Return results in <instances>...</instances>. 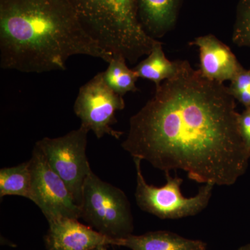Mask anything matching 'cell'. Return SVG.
<instances>
[{
  "mask_svg": "<svg viewBox=\"0 0 250 250\" xmlns=\"http://www.w3.org/2000/svg\"><path fill=\"white\" fill-rule=\"evenodd\" d=\"M156 86L130 118L122 147L165 172L182 170L197 183L231 186L246 172L250 152L242 139L236 100L188 61Z\"/></svg>",
  "mask_w": 250,
  "mask_h": 250,
  "instance_id": "cell-1",
  "label": "cell"
},
{
  "mask_svg": "<svg viewBox=\"0 0 250 250\" xmlns=\"http://www.w3.org/2000/svg\"><path fill=\"white\" fill-rule=\"evenodd\" d=\"M85 55H113L90 37L67 0H0V66L26 73L65 70Z\"/></svg>",
  "mask_w": 250,
  "mask_h": 250,
  "instance_id": "cell-2",
  "label": "cell"
},
{
  "mask_svg": "<svg viewBox=\"0 0 250 250\" xmlns=\"http://www.w3.org/2000/svg\"><path fill=\"white\" fill-rule=\"evenodd\" d=\"M93 40L113 56L134 64L159 41L143 29L136 0H67Z\"/></svg>",
  "mask_w": 250,
  "mask_h": 250,
  "instance_id": "cell-3",
  "label": "cell"
},
{
  "mask_svg": "<svg viewBox=\"0 0 250 250\" xmlns=\"http://www.w3.org/2000/svg\"><path fill=\"white\" fill-rule=\"evenodd\" d=\"M81 218L113 239L124 238L134 230L131 207L125 192L104 182L93 171L83 182Z\"/></svg>",
  "mask_w": 250,
  "mask_h": 250,
  "instance_id": "cell-4",
  "label": "cell"
},
{
  "mask_svg": "<svg viewBox=\"0 0 250 250\" xmlns=\"http://www.w3.org/2000/svg\"><path fill=\"white\" fill-rule=\"evenodd\" d=\"M136 170V203L141 209L161 219H179L193 216L202 211L209 203L214 185L205 184L195 197L187 198L181 192L183 179L172 177L165 172L167 183L162 187L149 185L141 170V161L134 158Z\"/></svg>",
  "mask_w": 250,
  "mask_h": 250,
  "instance_id": "cell-5",
  "label": "cell"
},
{
  "mask_svg": "<svg viewBox=\"0 0 250 250\" xmlns=\"http://www.w3.org/2000/svg\"><path fill=\"white\" fill-rule=\"evenodd\" d=\"M88 132V129L81 125L79 129L61 137L44 138L36 144L51 168L66 184L80 207L83 182L92 171L85 153Z\"/></svg>",
  "mask_w": 250,
  "mask_h": 250,
  "instance_id": "cell-6",
  "label": "cell"
},
{
  "mask_svg": "<svg viewBox=\"0 0 250 250\" xmlns=\"http://www.w3.org/2000/svg\"><path fill=\"white\" fill-rule=\"evenodd\" d=\"M125 107L123 96L115 93L106 84L102 72L81 87L74 111L82 121L81 125L93 131L98 139L109 135L119 139L123 133L113 129L111 126L117 123L116 112Z\"/></svg>",
  "mask_w": 250,
  "mask_h": 250,
  "instance_id": "cell-7",
  "label": "cell"
},
{
  "mask_svg": "<svg viewBox=\"0 0 250 250\" xmlns=\"http://www.w3.org/2000/svg\"><path fill=\"white\" fill-rule=\"evenodd\" d=\"M29 164L31 174L29 200L40 208L47 221L60 218H81V207L63 180L49 166L36 146Z\"/></svg>",
  "mask_w": 250,
  "mask_h": 250,
  "instance_id": "cell-8",
  "label": "cell"
},
{
  "mask_svg": "<svg viewBox=\"0 0 250 250\" xmlns=\"http://www.w3.org/2000/svg\"><path fill=\"white\" fill-rule=\"evenodd\" d=\"M48 223L45 237L47 250H90L99 246H117V240L83 225L78 219H57Z\"/></svg>",
  "mask_w": 250,
  "mask_h": 250,
  "instance_id": "cell-9",
  "label": "cell"
},
{
  "mask_svg": "<svg viewBox=\"0 0 250 250\" xmlns=\"http://www.w3.org/2000/svg\"><path fill=\"white\" fill-rule=\"evenodd\" d=\"M190 45L200 49L199 70L208 80L220 83L231 82L244 68L231 49L212 34L197 37Z\"/></svg>",
  "mask_w": 250,
  "mask_h": 250,
  "instance_id": "cell-10",
  "label": "cell"
},
{
  "mask_svg": "<svg viewBox=\"0 0 250 250\" xmlns=\"http://www.w3.org/2000/svg\"><path fill=\"white\" fill-rule=\"evenodd\" d=\"M182 0H136L138 17L147 34L157 40L172 30Z\"/></svg>",
  "mask_w": 250,
  "mask_h": 250,
  "instance_id": "cell-11",
  "label": "cell"
},
{
  "mask_svg": "<svg viewBox=\"0 0 250 250\" xmlns=\"http://www.w3.org/2000/svg\"><path fill=\"white\" fill-rule=\"evenodd\" d=\"M117 246L131 250H206L207 246L199 240L188 239L170 231H158L117 239Z\"/></svg>",
  "mask_w": 250,
  "mask_h": 250,
  "instance_id": "cell-12",
  "label": "cell"
},
{
  "mask_svg": "<svg viewBox=\"0 0 250 250\" xmlns=\"http://www.w3.org/2000/svg\"><path fill=\"white\" fill-rule=\"evenodd\" d=\"M162 42H158L152 52L134 67L139 78L152 81L158 86L171 78L177 71L178 62H170L163 50Z\"/></svg>",
  "mask_w": 250,
  "mask_h": 250,
  "instance_id": "cell-13",
  "label": "cell"
},
{
  "mask_svg": "<svg viewBox=\"0 0 250 250\" xmlns=\"http://www.w3.org/2000/svg\"><path fill=\"white\" fill-rule=\"evenodd\" d=\"M31 174L29 161L0 170V197L17 195L30 198Z\"/></svg>",
  "mask_w": 250,
  "mask_h": 250,
  "instance_id": "cell-14",
  "label": "cell"
},
{
  "mask_svg": "<svg viewBox=\"0 0 250 250\" xmlns=\"http://www.w3.org/2000/svg\"><path fill=\"white\" fill-rule=\"evenodd\" d=\"M103 72L106 84L118 95L124 96L129 92L139 90L136 85L139 77L134 69L127 66L123 56H113L107 68Z\"/></svg>",
  "mask_w": 250,
  "mask_h": 250,
  "instance_id": "cell-15",
  "label": "cell"
},
{
  "mask_svg": "<svg viewBox=\"0 0 250 250\" xmlns=\"http://www.w3.org/2000/svg\"><path fill=\"white\" fill-rule=\"evenodd\" d=\"M231 39L238 47L250 48V0H239L237 4Z\"/></svg>",
  "mask_w": 250,
  "mask_h": 250,
  "instance_id": "cell-16",
  "label": "cell"
},
{
  "mask_svg": "<svg viewBox=\"0 0 250 250\" xmlns=\"http://www.w3.org/2000/svg\"><path fill=\"white\" fill-rule=\"evenodd\" d=\"M230 94L246 108H250V69L243 68L231 81L228 86Z\"/></svg>",
  "mask_w": 250,
  "mask_h": 250,
  "instance_id": "cell-17",
  "label": "cell"
},
{
  "mask_svg": "<svg viewBox=\"0 0 250 250\" xmlns=\"http://www.w3.org/2000/svg\"><path fill=\"white\" fill-rule=\"evenodd\" d=\"M238 126L243 142L250 152V108L239 113Z\"/></svg>",
  "mask_w": 250,
  "mask_h": 250,
  "instance_id": "cell-18",
  "label": "cell"
},
{
  "mask_svg": "<svg viewBox=\"0 0 250 250\" xmlns=\"http://www.w3.org/2000/svg\"><path fill=\"white\" fill-rule=\"evenodd\" d=\"M107 247L108 246H99L97 247V248H93V249H91L90 250H108Z\"/></svg>",
  "mask_w": 250,
  "mask_h": 250,
  "instance_id": "cell-19",
  "label": "cell"
},
{
  "mask_svg": "<svg viewBox=\"0 0 250 250\" xmlns=\"http://www.w3.org/2000/svg\"><path fill=\"white\" fill-rule=\"evenodd\" d=\"M238 250H250V244L246 245V246H242Z\"/></svg>",
  "mask_w": 250,
  "mask_h": 250,
  "instance_id": "cell-20",
  "label": "cell"
}]
</instances>
